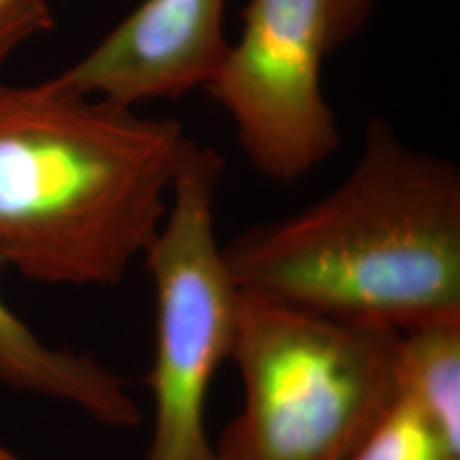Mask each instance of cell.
<instances>
[{
	"instance_id": "12",
	"label": "cell",
	"mask_w": 460,
	"mask_h": 460,
	"mask_svg": "<svg viewBox=\"0 0 460 460\" xmlns=\"http://www.w3.org/2000/svg\"><path fill=\"white\" fill-rule=\"evenodd\" d=\"M0 460H24V458L17 456V454L11 452L9 447H4L3 444H0Z\"/></svg>"
},
{
	"instance_id": "8",
	"label": "cell",
	"mask_w": 460,
	"mask_h": 460,
	"mask_svg": "<svg viewBox=\"0 0 460 460\" xmlns=\"http://www.w3.org/2000/svg\"><path fill=\"white\" fill-rule=\"evenodd\" d=\"M396 377L399 394L460 454V318L401 332Z\"/></svg>"
},
{
	"instance_id": "1",
	"label": "cell",
	"mask_w": 460,
	"mask_h": 460,
	"mask_svg": "<svg viewBox=\"0 0 460 460\" xmlns=\"http://www.w3.org/2000/svg\"><path fill=\"white\" fill-rule=\"evenodd\" d=\"M241 290L399 332L460 318V171L371 119L352 171L224 245Z\"/></svg>"
},
{
	"instance_id": "9",
	"label": "cell",
	"mask_w": 460,
	"mask_h": 460,
	"mask_svg": "<svg viewBox=\"0 0 460 460\" xmlns=\"http://www.w3.org/2000/svg\"><path fill=\"white\" fill-rule=\"evenodd\" d=\"M349 460H460V454L411 401L399 394Z\"/></svg>"
},
{
	"instance_id": "7",
	"label": "cell",
	"mask_w": 460,
	"mask_h": 460,
	"mask_svg": "<svg viewBox=\"0 0 460 460\" xmlns=\"http://www.w3.org/2000/svg\"><path fill=\"white\" fill-rule=\"evenodd\" d=\"M0 384L77 407L109 429H137L141 405L122 376L90 354L45 343L0 296Z\"/></svg>"
},
{
	"instance_id": "6",
	"label": "cell",
	"mask_w": 460,
	"mask_h": 460,
	"mask_svg": "<svg viewBox=\"0 0 460 460\" xmlns=\"http://www.w3.org/2000/svg\"><path fill=\"white\" fill-rule=\"evenodd\" d=\"M226 3L141 0L54 82L124 107L207 90L228 51Z\"/></svg>"
},
{
	"instance_id": "2",
	"label": "cell",
	"mask_w": 460,
	"mask_h": 460,
	"mask_svg": "<svg viewBox=\"0 0 460 460\" xmlns=\"http://www.w3.org/2000/svg\"><path fill=\"white\" fill-rule=\"evenodd\" d=\"M177 119L0 82V267L51 286H118L169 207Z\"/></svg>"
},
{
	"instance_id": "4",
	"label": "cell",
	"mask_w": 460,
	"mask_h": 460,
	"mask_svg": "<svg viewBox=\"0 0 460 460\" xmlns=\"http://www.w3.org/2000/svg\"><path fill=\"white\" fill-rule=\"evenodd\" d=\"M222 171L220 154L190 137L164 220L143 252L156 301L146 460H217L207 433V399L230 360L241 296L217 239Z\"/></svg>"
},
{
	"instance_id": "5",
	"label": "cell",
	"mask_w": 460,
	"mask_h": 460,
	"mask_svg": "<svg viewBox=\"0 0 460 460\" xmlns=\"http://www.w3.org/2000/svg\"><path fill=\"white\" fill-rule=\"evenodd\" d=\"M331 51L329 0H250L207 85L269 180H301L337 152V118L322 88Z\"/></svg>"
},
{
	"instance_id": "13",
	"label": "cell",
	"mask_w": 460,
	"mask_h": 460,
	"mask_svg": "<svg viewBox=\"0 0 460 460\" xmlns=\"http://www.w3.org/2000/svg\"><path fill=\"white\" fill-rule=\"evenodd\" d=\"M9 3H13V0H0V7H3V4H9Z\"/></svg>"
},
{
	"instance_id": "11",
	"label": "cell",
	"mask_w": 460,
	"mask_h": 460,
	"mask_svg": "<svg viewBox=\"0 0 460 460\" xmlns=\"http://www.w3.org/2000/svg\"><path fill=\"white\" fill-rule=\"evenodd\" d=\"M377 0H329L331 49L335 51L362 31Z\"/></svg>"
},
{
	"instance_id": "10",
	"label": "cell",
	"mask_w": 460,
	"mask_h": 460,
	"mask_svg": "<svg viewBox=\"0 0 460 460\" xmlns=\"http://www.w3.org/2000/svg\"><path fill=\"white\" fill-rule=\"evenodd\" d=\"M48 0H13L0 7V66L13 51L54 28Z\"/></svg>"
},
{
	"instance_id": "3",
	"label": "cell",
	"mask_w": 460,
	"mask_h": 460,
	"mask_svg": "<svg viewBox=\"0 0 460 460\" xmlns=\"http://www.w3.org/2000/svg\"><path fill=\"white\" fill-rule=\"evenodd\" d=\"M401 332L241 290L230 360L243 407L217 460H349L399 396Z\"/></svg>"
}]
</instances>
